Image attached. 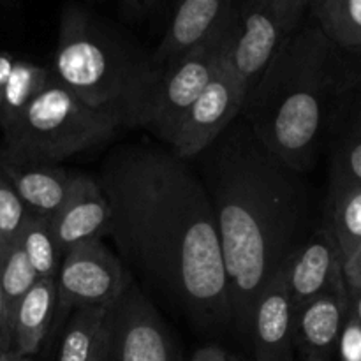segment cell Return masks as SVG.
Returning a JSON list of instances; mask_svg holds the SVG:
<instances>
[{"instance_id": "1", "label": "cell", "mask_w": 361, "mask_h": 361, "mask_svg": "<svg viewBox=\"0 0 361 361\" xmlns=\"http://www.w3.org/2000/svg\"><path fill=\"white\" fill-rule=\"evenodd\" d=\"M95 180L111 210L108 236L127 267L194 326L233 324L214 208L190 161L127 145Z\"/></svg>"}, {"instance_id": "2", "label": "cell", "mask_w": 361, "mask_h": 361, "mask_svg": "<svg viewBox=\"0 0 361 361\" xmlns=\"http://www.w3.org/2000/svg\"><path fill=\"white\" fill-rule=\"evenodd\" d=\"M192 161H200L217 222L233 324L249 335L257 296L302 243L300 173L271 154L242 115Z\"/></svg>"}, {"instance_id": "3", "label": "cell", "mask_w": 361, "mask_h": 361, "mask_svg": "<svg viewBox=\"0 0 361 361\" xmlns=\"http://www.w3.org/2000/svg\"><path fill=\"white\" fill-rule=\"evenodd\" d=\"M353 94L344 51L319 25H305L247 90L240 115L271 154L303 173L314 166L324 134Z\"/></svg>"}, {"instance_id": "4", "label": "cell", "mask_w": 361, "mask_h": 361, "mask_svg": "<svg viewBox=\"0 0 361 361\" xmlns=\"http://www.w3.org/2000/svg\"><path fill=\"white\" fill-rule=\"evenodd\" d=\"M148 66L120 34L78 4L60 16L51 74L85 104L122 118L134 87Z\"/></svg>"}, {"instance_id": "5", "label": "cell", "mask_w": 361, "mask_h": 361, "mask_svg": "<svg viewBox=\"0 0 361 361\" xmlns=\"http://www.w3.org/2000/svg\"><path fill=\"white\" fill-rule=\"evenodd\" d=\"M238 30V7L235 4L200 44L168 66H147L129 99L123 126L148 130L169 147L190 106L210 83L222 59L235 48Z\"/></svg>"}, {"instance_id": "6", "label": "cell", "mask_w": 361, "mask_h": 361, "mask_svg": "<svg viewBox=\"0 0 361 361\" xmlns=\"http://www.w3.org/2000/svg\"><path fill=\"white\" fill-rule=\"evenodd\" d=\"M122 118L85 104L53 78L28 108L2 130L9 164H55L111 140Z\"/></svg>"}, {"instance_id": "7", "label": "cell", "mask_w": 361, "mask_h": 361, "mask_svg": "<svg viewBox=\"0 0 361 361\" xmlns=\"http://www.w3.org/2000/svg\"><path fill=\"white\" fill-rule=\"evenodd\" d=\"M238 39L231 51L235 69L252 87L282 44L302 27L307 0H238Z\"/></svg>"}, {"instance_id": "8", "label": "cell", "mask_w": 361, "mask_h": 361, "mask_svg": "<svg viewBox=\"0 0 361 361\" xmlns=\"http://www.w3.org/2000/svg\"><path fill=\"white\" fill-rule=\"evenodd\" d=\"M104 330L106 361H176L175 345L161 314L134 279L106 309Z\"/></svg>"}, {"instance_id": "9", "label": "cell", "mask_w": 361, "mask_h": 361, "mask_svg": "<svg viewBox=\"0 0 361 361\" xmlns=\"http://www.w3.org/2000/svg\"><path fill=\"white\" fill-rule=\"evenodd\" d=\"M247 90V83L233 66L229 51L187 111L169 150L183 161H192L238 118Z\"/></svg>"}, {"instance_id": "10", "label": "cell", "mask_w": 361, "mask_h": 361, "mask_svg": "<svg viewBox=\"0 0 361 361\" xmlns=\"http://www.w3.org/2000/svg\"><path fill=\"white\" fill-rule=\"evenodd\" d=\"M118 256L102 240L80 243L62 257L56 274V307H108L130 281Z\"/></svg>"}, {"instance_id": "11", "label": "cell", "mask_w": 361, "mask_h": 361, "mask_svg": "<svg viewBox=\"0 0 361 361\" xmlns=\"http://www.w3.org/2000/svg\"><path fill=\"white\" fill-rule=\"evenodd\" d=\"M295 314L281 268L259 293L250 317L254 361H295Z\"/></svg>"}, {"instance_id": "12", "label": "cell", "mask_w": 361, "mask_h": 361, "mask_svg": "<svg viewBox=\"0 0 361 361\" xmlns=\"http://www.w3.org/2000/svg\"><path fill=\"white\" fill-rule=\"evenodd\" d=\"M282 268L295 310L344 281L342 254L330 226L300 243Z\"/></svg>"}, {"instance_id": "13", "label": "cell", "mask_w": 361, "mask_h": 361, "mask_svg": "<svg viewBox=\"0 0 361 361\" xmlns=\"http://www.w3.org/2000/svg\"><path fill=\"white\" fill-rule=\"evenodd\" d=\"M349 309L351 296L344 279L296 310L295 348L303 361H331Z\"/></svg>"}, {"instance_id": "14", "label": "cell", "mask_w": 361, "mask_h": 361, "mask_svg": "<svg viewBox=\"0 0 361 361\" xmlns=\"http://www.w3.org/2000/svg\"><path fill=\"white\" fill-rule=\"evenodd\" d=\"M49 224L62 256L80 243L108 236L111 210L97 180L78 175L71 196L49 219Z\"/></svg>"}, {"instance_id": "15", "label": "cell", "mask_w": 361, "mask_h": 361, "mask_svg": "<svg viewBox=\"0 0 361 361\" xmlns=\"http://www.w3.org/2000/svg\"><path fill=\"white\" fill-rule=\"evenodd\" d=\"M235 4L236 0H176L171 23L148 59V66H168L200 44L228 16Z\"/></svg>"}, {"instance_id": "16", "label": "cell", "mask_w": 361, "mask_h": 361, "mask_svg": "<svg viewBox=\"0 0 361 361\" xmlns=\"http://www.w3.org/2000/svg\"><path fill=\"white\" fill-rule=\"evenodd\" d=\"M2 171L27 210L46 219H51L63 207L78 176L56 168L55 164L2 162Z\"/></svg>"}, {"instance_id": "17", "label": "cell", "mask_w": 361, "mask_h": 361, "mask_svg": "<svg viewBox=\"0 0 361 361\" xmlns=\"http://www.w3.org/2000/svg\"><path fill=\"white\" fill-rule=\"evenodd\" d=\"M56 310V279H39L25 295L13 317L11 349L23 358L41 351Z\"/></svg>"}, {"instance_id": "18", "label": "cell", "mask_w": 361, "mask_h": 361, "mask_svg": "<svg viewBox=\"0 0 361 361\" xmlns=\"http://www.w3.org/2000/svg\"><path fill=\"white\" fill-rule=\"evenodd\" d=\"M330 169V197L361 187V94L355 92L342 108L338 118Z\"/></svg>"}, {"instance_id": "19", "label": "cell", "mask_w": 361, "mask_h": 361, "mask_svg": "<svg viewBox=\"0 0 361 361\" xmlns=\"http://www.w3.org/2000/svg\"><path fill=\"white\" fill-rule=\"evenodd\" d=\"M53 80L51 69L37 63L14 60L0 102V129L9 127Z\"/></svg>"}, {"instance_id": "20", "label": "cell", "mask_w": 361, "mask_h": 361, "mask_svg": "<svg viewBox=\"0 0 361 361\" xmlns=\"http://www.w3.org/2000/svg\"><path fill=\"white\" fill-rule=\"evenodd\" d=\"M317 25L342 51L361 44V0H323L314 11Z\"/></svg>"}, {"instance_id": "21", "label": "cell", "mask_w": 361, "mask_h": 361, "mask_svg": "<svg viewBox=\"0 0 361 361\" xmlns=\"http://www.w3.org/2000/svg\"><path fill=\"white\" fill-rule=\"evenodd\" d=\"M18 243L37 279H56L63 256L55 242L49 219L34 214L28 215Z\"/></svg>"}, {"instance_id": "22", "label": "cell", "mask_w": 361, "mask_h": 361, "mask_svg": "<svg viewBox=\"0 0 361 361\" xmlns=\"http://www.w3.org/2000/svg\"><path fill=\"white\" fill-rule=\"evenodd\" d=\"M37 281V275L28 263L20 243H14L0 256V289H2L4 305H6V321L11 334V342H13L14 312L25 295Z\"/></svg>"}, {"instance_id": "23", "label": "cell", "mask_w": 361, "mask_h": 361, "mask_svg": "<svg viewBox=\"0 0 361 361\" xmlns=\"http://www.w3.org/2000/svg\"><path fill=\"white\" fill-rule=\"evenodd\" d=\"M108 307H78L74 309L62 342L59 361H88L97 335L104 323Z\"/></svg>"}, {"instance_id": "24", "label": "cell", "mask_w": 361, "mask_h": 361, "mask_svg": "<svg viewBox=\"0 0 361 361\" xmlns=\"http://www.w3.org/2000/svg\"><path fill=\"white\" fill-rule=\"evenodd\" d=\"M331 201V224L337 245L345 257L361 243V187L335 194Z\"/></svg>"}, {"instance_id": "25", "label": "cell", "mask_w": 361, "mask_h": 361, "mask_svg": "<svg viewBox=\"0 0 361 361\" xmlns=\"http://www.w3.org/2000/svg\"><path fill=\"white\" fill-rule=\"evenodd\" d=\"M30 212L6 176H0V256L18 243Z\"/></svg>"}, {"instance_id": "26", "label": "cell", "mask_w": 361, "mask_h": 361, "mask_svg": "<svg viewBox=\"0 0 361 361\" xmlns=\"http://www.w3.org/2000/svg\"><path fill=\"white\" fill-rule=\"evenodd\" d=\"M337 349L341 361H361V323L351 309L342 326Z\"/></svg>"}, {"instance_id": "27", "label": "cell", "mask_w": 361, "mask_h": 361, "mask_svg": "<svg viewBox=\"0 0 361 361\" xmlns=\"http://www.w3.org/2000/svg\"><path fill=\"white\" fill-rule=\"evenodd\" d=\"M342 270H344L349 295L358 293L361 289V243L345 257L344 263H342Z\"/></svg>"}, {"instance_id": "28", "label": "cell", "mask_w": 361, "mask_h": 361, "mask_svg": "<svg viewBox=\"0 0 361 361\" xmlns=\"http://www.w3.org/2000/svg\"><path fill=\"white\" fill-rule=\"evenodd\" d=\"M159 4H161V0H122V9L126 11L127 16L141 20V18L154 13Z\"/></svg>"}, {"instance_id": "29", "label": "cell", "mask_w": 361, "mask_h": 361, "mask_svg": "<svg viewBox=\"0 0 361 361\" xmlns=\"http://www.w3.org/2000/svg\"><path fill=\"white\" fill-rule=\"evenodd\" d=\"M345 60H348V69H349V78H351L353 90L361 94V44L353 51L345 53Z\"/></svg>"}, {"instance_id": "30", "label": "cell", "mask_w": 361, "mask_h": 361, "mask_svg": "<svg viewBox=\"0 0 361 361\" xmlns=\"http://www.w3.org/2000/svg\"><path fill=\"white\" fill-rule=\"evenodd\" d=\"M190 361H231V356L226 355L217 345H208V348L200 349Z\"/></svg>"}, {"instance_id": "31", "label": "cell", "mask_w": 361, "mask_h": 361, "mask_svg": "<svg viewBox=\"0 0 361 361\" xmlns=\"http://www.w3.org/2000/svg\"><path fill=\"white\" fill-rule=\"evenodd\" d=\"M106 360H108V338H106L104 323H102L101 331H99L97 341H95L94 349H92L88 361H106Z\"/></svg>"}, {"instance_id": "32", "label": "cell", "mask_w": 361, "mask_h": 361, "mask_svg": "<svg viewBox=\"0 0 361 361\" xmlns=\"http://www.w3.org/2000/svg\"><path fill=\"white\" fill-rule=\"evenodd\" d=\"M0 345H2V351L11 349V334L6 321V305H4L2 289H0Z\"/></svg>"}, {"instance_id": "33", "label": "cell", "mask_w": 361, "mask_h": 361, "mask_svg": "<svg viewBox=\"0 0 361 361\" xmlns=\"http://www.w3.org/2000/svg\"><path fill=\"white\" fill-rule=\"evenodd\" d=\"M14 66V59L13 56L6 55V53H0V102H2V94H4V87H6V81L9 78L11 69Z\"/></svg>"}, {"instance_id": "34", "label": "cell", "mask_w": 361, "mask_h": 361, "mask_svg": "<svg viewBox=\"0 0 361 361\" xmlns=\"http://www.w3.org/2000/svg\"><path fill=\"white\" fill-rule=\"evenodd\" d=\"M351 296V310L355 312V316L358 317L360 323H361V289L355 295H349Z\"/></svg>"}, {"instance_id": "35", "label": "cell", "mask_w": 361, "mask_h": 361, "mask_svg": "<svg viewBox=\"0 0 361 361\" xmlns=\"http://www.w3.org/2000/svg\"><path fill=\"white\" fill-rule=\"evenodd\" d=\"M0 361H30V358H23L18 353H14L13 349H7V351L0 353Z\"/></svg>"}, {"instance_id": "36", "label": "cell", "mask_w": 361, "mask_h": 361, "mask_svg": "<svg viewBox=\"0 0 361 361\" xmlns=\"http://www.w3.org/2000/svg\"><path fill=\"white\" fill-rule=\"evenodd\" d=\"M321 2H323V0H307V6H309V9L314 13V11H316L317 7H319Z\"/></svg>"}, {"instance_id": "37", "label": "cell", "mask_w": 361, "mask_h": 361, "mask_svg": "<svg viewBox=\"0 0 361 361\" xmlns=\"http://www.w3.org/2000/svg\"><path fill=\"white\" fill-rule=\"evenodd\" d=\"M231 361H240V360H236V358H231Z\"/></svg>"}, {"instance_id": "38", "label": "cell", "mask_w": 361, "mask_h": 361, "mask_svg": "<svg viewBox=\"0 0 361 361\" xmlns=\"http://www.w3.org/2000/svg\"><path fill=\"white\" fill-rule=\"evenodd\" d=\"M0 353H2V345H0Z\"/></svg>"}]
</instances>
